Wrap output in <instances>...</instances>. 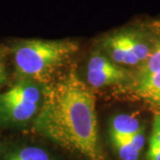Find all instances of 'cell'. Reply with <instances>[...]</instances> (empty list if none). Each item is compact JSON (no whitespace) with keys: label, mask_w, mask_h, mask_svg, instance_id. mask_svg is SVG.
I'll list each match as a JSON object with an SVG mask.
<instances>
[{"label":"cell","mask_w":160,"mask_h":160,"mask_svg":"<svg viewBox=\"0 0 160 160\" xmlns=\"http://www.w3.org/2000/svg\"><path fill=\"white\" fill-rule=\"evenodd\" d=\"M2 146H1V144H0V159H1V158H2Z\"/></svg>","instance_id":"11"},{"label":"cell","mask_w":160,"mask_h":160,"mask_svg":"<svg viewBox=\"0 0 160 160\" xmlns=\"http://www.w3.org/2000/svg\"><path fill=\"white\" fill-rule=\"evenodd\" d=\"M0 84H1V83H0Z\"/></svg>","instance_id":"12"},{"label":"cell","mask_w":160,"mask_h":160,"mask_svg":"<svg viewBox=\"0 0 160 160\" xmlns=\"http://www.w3.org/2000/svg\"><path fill=\"white\" fill-rule=\"evenodd\" d=\"M132 91L142 100L160 108V70L140 79H133Z\"/></svg>","instance_id":"5"},{"label":"cell","mask_w":160,"mask_h":160,"mask_svg":"<svg viewBox=\"0 0 160 160\" xmlns=\"http://www.w3.org/2000/svg\"><path fill=\"white\" fill-rule=\"evenodd\" d=\"M34 128L85 160H109L100 139L95 97L76 69L44 88Z\"/></svg>","instance_id":"1"},{"label":"cell","mask_w":160,"mask_h":160,"mask_svg":"<svg viewBox=\"0 0 160 160\" xmlns=\"http://www.w3.org/2000/svg\"><path fill=\"white\" fill-rule=\"evenodd\" d=\"M147 160H160V113H157L153 118Z\"/></svg>","instance_id":"9"},{"label":"cell","mask_w":160,"mask_h":160,"mask_svg":"<svg viewBox=\"0 0 160 160\" xmlns=\"http://www.w3.org/2000/svg\"><path fill=\"white\" fill-rule=\"evenodd\" d=\"M127 79V73L109 57L95 52L87 63L86 80L92 87L117 85Z\"/></svg>","instance_id":"4"},{"label":"cell","mask_w":160,"mask_h":160,"mask_svg":"<svg viewBox=\"0 0 160 160\" xmlns=\"http://www.w3.org/2000/svg\"><path fill=\"white\" fill-rule=\"evenodd\" d=\"M111 144L120 160H139L141 151H139L128 139L111 138Z\"/></svg>","instance_id":"8"},{"label":"cell","mask_w":160,"mask_h":160,"mask_svg":"<svg viewBox=\"0 0 160 160\" xmlns=\"http://www.w3.org/2000/svg\"><path fill=\"white\" fill-rule=\"evenodd\" d=\"M4 69H3V67H2V64H1V62H0V83L3 81V78H4Z\"/></svg>","instance_id":"10"},{"label":"cell","mask_w":160,"mask_h":160,"mask_svg":"<svg viewBox=\"0 0 160 160\" xmlns=\"http://www.w3.org/2000/svg\"><path fill=\"white\" fill-rule=\"evenodd\" d=\"M44 88L33 80L22 78L0 94V125L21 126L34 119L43 101Z\"/></svg>","instance_id":"3"},{"label":"cell","mask_w":160,"mask_h":160,"mask_svg":"<svg viewBox=\"0 0 160 160\" xmlns=\"http://www.w3.org/2000/svg\"><path fill=\"white\" fill-rule=\"evenodd\" d=\"M78 50V45L70 40H25L13 48V62L22 78L45 84Z\"/></svg>","instance_id":"2"},{"label":"cell","mask_w":160,"mask_h":160,"mask_svg":"<svg viewBox=\"0 0 160 160\" xmlns=\"http://www.w3.org/2000/svg\"><path fill=\"white\" fill-rule=\"evenodd\" d=\"M0 160H52L48 151L38 146H22L12 149Z\"/></svg>","instance_id":"7"},{"label":"cell","mask_w":160,"mask_h":160,"mask_svg":"<svg viewBox=\"0 0 160 160\" xmlns=\"http://www.w3.org/2000/svg\"><path fill=\"white\" fill-rule=\"evenodd\" d=\"M142 128L139 119L133 115H116L109 122V137L127 139Z\"/></svg>","instance_id":"6"}]
</instances>
